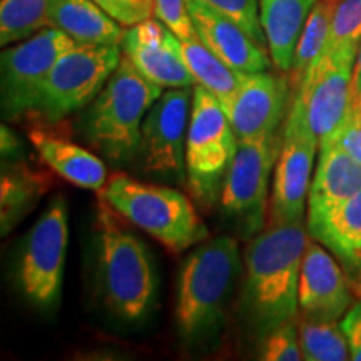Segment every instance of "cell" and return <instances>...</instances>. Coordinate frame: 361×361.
Masks as SVG:
<instances>
[{"instance_id":"obj_1","label":"cell","mask_w":361,"mask_h":361,"mask_svg":"<svg viewBox=\"0 0 361 361\" xmlns=\"http://www.w3.org/2000/svg\"><path fill=\"white\" fill-rule=\"evenodd\" d=\"M303 223L266 224L245 255L241 308L256 335L298 318V290L308 243Z\"/></svg>"},{"instance_id":"obj_2","label":"cell","mask_w":361,"mask_h":361,"mask_svg":"<svg viewBox=\"0 0 361 361\" xmlns=\"http://www.w3.org/2000/svg\"><path fill=\"white\" fill-rule=\"evenodd\" d=\"M239 273V246L233 236L201 243L184 259L176 300V323L184 341L196 345L219 331Z\"/></svg>"},{"instance_id":"obj_3","label":"cell","mask_w":361,"mask_h":361,"mask_svg":"<svg viewBox=\"0 0 361 361\" xmlns=\"http://www.w3.org/2000/svg\"><path fill=\"white\" fill-rule=\"evenodd\" d=\"M101 200L96 216V278L104 305L124 322H139L151 308L156 276L146 246Z\"/></svg>"},{"instance_id":"obj_4","label":"cell","mask_w":361,"mask_h":361,"mask_svg":"<svg viewBox=\"0 0 361 361\" xmlns=\"http://www.w3.org/2000/svg\"><path fill=\"white\" fill-rule=\"evenodd\" d=\"M164 89L135 69L123 54L117 69L82 117L90 146L112 162H124L141 151L142 121Z\"/></svg>"},{"instance_id":"obj_5","label":"cell","mask_w":361,"mask_h":361,"mask_svg":"<svg viewBox=\"0 0 361 361\" xmlns=\"http://www.w3.org/2000/svg\"><path fill=\"white\" fill-rule=\"evenodd\" d=\"M99 194L121 218L173 252L186 251L209 238V229L192 201L178 189L117 173L107 179Z\"/></svg>"},{"instance_id":"obj_6","label":"cell","mask_w":361,"mask_h":361,"mask_svg":"<svg viewBox=\"0 0 361 361\" xmlns=\"http://www.w3.org/2000/svg\"><path fill=\"white\" fill-rule=\"evenodd\" d=\"M236 149L238 135L223 104L209 90L194 85L186 135V183L191 196L206 209L219 201Z\"/></svg>"},{"instance_id":"obj_7","label":"cell","mask_w":361,"mask_h":361,"mask_svg":"<svg viewBox=\"0 0 361 361\" xmlns=\"http://www.w3.org/2000/svg\"><path fill=\"white\" fill-rule=\"evenodd\" d=\"M281 134L238 139L219 206L241 238H255L268 224L269 180L281 147Z\"/></svg>"},{"instance_id":"obj_8","label":"cell","mask_w":361,"mask_h":361,"mask_svg":"<svg viewBox=\"0 0 361 361\" xmlns=\"http://www.w3.org/2000/svg\"><path fill=\"white\" fill-rule=\"evenodd\" d=\"M121 59V45H72L49 72L30 116L56 124L87 107L117 69Z\"/></svg>"},{"instance_id":"obj_9","label":"cell","mask_w":361,"mask_h":361,"mask_svg":"<svg viewBox=\"0 0 361 361\" xmlns=\"http://www.w3.org/2000/svg\"><path fill=\"white\" fill-rule=\"evenodd\" d=\"M318 151L319 139L310 124L305 101L293 92L274 166L268 223H303Z\"/></svg>"},{"instance_id":"obj_10","label":"cell","mask_w":361,"mask_h":361,"mask_svg":"<svg viewBox=\"0 0 361 361\" xmlns=\"http://www.w3.org/2000/svg\"><path fill=\"white\" fill-rule=\"evenodd\" d=\"M67 245V204L64 197L56 196L27 233L17 266V283L22 295L40 310L56 306L61 296Z\"/></svg>"},{"instance_id":"obj_11","label":"cell","mask_w":361,"mask_h":361,"mask_svg":"<svg viewBox=\"0 0 361 361\" xmlns=\"http://www.w3.org/2000/svg\"><path fill=\"white\" fill-rule=\"evenodd\" d=\"M75 45L69 35L44 27L2 52V112L8 121L32 114L40 89L59 57Z\"/></svg>"},{"instance_id":"obj_12","label":"cell","mask_w":361,"mask_h":361,"mask_svg":"<svg viewBox=\"0 0 361 361\" xmlns=\"http://www.w3.org/2000/svg\"><path fill=\"white\" fill-rule=\"evenodd\" d=\"M358 47L356 44L343 45L319 56L295 90L305 101L310 124L319 142L336 133L348 109Z\"/></svg>"},{"instance_id":"obj_13","label":"cell","mask_w":361,"mask_h":361,"mask_svg":"<svg viewBox=\"0 0 361 361\" xmlns=\"http://www.w3.org/2000/svg\"><path fill=\"white\" fill-rule=\"evenodd\" d=\"M192 85L162 92L142 121L141 152L149 173L183 178Z\"/></svg>"},{"instance_id":"obj_14","label":"cell","mask_w":361,"mask_h":361,"mask_svg":"<svg viewBox=\"0 0 361 361\" xmlns=\"http://www.w3.org/2000/svg\"><path fill=\"white\" fill-rule=\"evenodd\" d=\"M291 102L290 78L264 71L243 74L236 94L223 107L238 139H246L281 134Z\"/></svg>"},{"instance_id":"obj_15","label":"cell","mask_w":361,"mask_h":361,"mask_svg":"<svg viewBox=\"0 0 361 361\" xmlns=\"http://www.w3.org/2000/svg\"><path fill=\"white\" fill-rule=\"evenodd\" d=\"M358 300L350 278L335 256L308 238L298 290V314L314 322H340Z\"/></svg>"},{"instance_id":"obj_16","label":"cell","mask_w":361,"mask_h":361,"mask_svg":"<svg viewBox=\"0 0 361 361\" xmlns=\"http://www.w3.org/2000/svg\"><path fill=\"white\" fill-rule=\"evenodd\" d=\"M121 49L144 78L162 89L196 85L184 62L180 39L161 20L151 17L128 27Z\"/></svg>"},{"instance_id":"obj_17","label":"cell","mask_w":361,"mask_h":361,"mask_svg":"<svg viewBox=\"0 0 361 361\" xmlns=\"http://www.w3.org/2000/svg\"><path fill=\"white\" fill-rule=\"evenodd\" d=\"M189 13L202 44L239 74L264 72L271 56L238 22L207 6L202 0H186Z\"/></svg>"},{"instance_id":"obj_18","label":"cell","mask_w":361,"mask_h":361,"mask_svg":"<svg viewBox=\"0 0 361 361\" xmlns=\"http://www.w3.org/2000/svg\"><path fill=\"white\" fill-rule=\"evenodd\" d=\"M306 229L335 256L361 298V192L322 216L306 219Z\"/></svg>"},{"instance_id":"obj_19","label":"cell","mask_w":361,"mask_h":361,"mask_svg":"<svg viewBox=\"0 0 361 361\" xmlns=\"http://www.w3.org/2000/svg\"><path fill=\"white\" fill-rule=\"evenodd\" d=\"M361 192V164L331 141L319 142L306 219H313Z\"/></svg>"},{"instance_id":"obj_20","label":"cell","mask_w":361,"mask_h":361,"mask_svg":"<svg viewBox=\"0 0 361 361\" xmlns=\"http://www.w3.org/2000/svg\"><path fill=\"white\" fill-rule=\"evenodd\" d=\"M29 141L34 144L45 166L67 183L92 191H101L106 186L109 179L106 166L85 147L42 128L30 129Z\"/></svg>"},{"instance_id":"obj_21","label":"cell","mask_w":361,"mask_h":361,"mask_svg":"<svg viewBox=\"0 0 361 361\" xmlns=\"http://www.w3.org/2000/svg\"><path fill=\"white\" fill-rule=\"evenodd\" d=\"M318 0H258L259 19L274 67L288 74L301 30Z\"/></svg>"},{"instance_id":"obj_22","label":"cell","mask_w":361,"mask_h":361,"mask_svg":"<svg viewBox=\"0 0 361 361\" xmlns=\"http://www.w3.org/2000/svg\"><path fill=\"white\" fill-rule=\"evenodd\" d=\"M49 27L61 30L75 44L121 45L123 25L94 0H54Z\"/></svg>"},{"instance_id":"obj_23","label":"cell","mask_w":361,"mask_h":361,"mask_svg":"<svg viewBox=\"0 0 361 361\" xmlns=\"http://www.w3.org/2000/svg\"><path fill=\"white\" fill-rule=\"evenodd\" d=\"M51 178L27 164L11 166L2 173V234L11 233L47 192Z\"/></svg>"},{"instance_id":"obj_24","label":"cell","mask_w":361,"mask_h":361,"mask_svg":"<svg viewBox=\"0 0 361 361\" xmlns=\"http://www.w3.org/2000/svg\"><path fill=\"white\" fill-rule=\"evenodd\" d=\"M184 62H186L189 72H191L194 82L209 90L218 101L228 104L241 84L239 72L231 69L226 62L211 52L200 37L191 40H180Z\"/></svg>"},{"instance_id":"obj_25","label":"cell","mask_w":361,"mask_h":361,"mask_svg":"<svg viewBox=\"0 0 361 361\" xmlns=\"http://www.w3.org/2000/svg\"><path fill=\"white\" fill-rule=\"evenodd\" d=\"M338 2H328V0H318L314 4L313 11L310 12L308 20L301 30L300 39H298L295 56H293L291 69L288 72L293 92L303 80L306 71L323 52L324 44H326L329 25H331L333 12H335Z\"/></svg>"},{"instance_id":"obj_26","label":"cell","mask_w":361,"mask_h":361,"mask_svg":"<svg viewBox=\"0 0 361 361\" xmlns=\"http://www.w3.org/2000/svg\"><path fill=\"white\" fill-rule=\"evenodd\" d=\"M54 0H2L0 4V44L20 42L49 27Z\"/></svg>"},{"instance_id":"obj_27","label":"cell","mask_w":361,"mask_h":361,"mask_svg":"<svg viewBox=\"0 0 361 361\" xmlns=\"http://www.w3.org/2000/svg\"><path fill=\"white\" fill-rule=\"evenodd\" d=\"M298 331L303 360L346 361L350 346L340 322H314L298 314Z\"/></svg>"},{"instance_id":"obj_28","label":"cell","mask_w":361,"mask_h":361,"mask_svg":"<svg viewBox=\"0 0 361 361\" xmlns=\"http://www.w3.org/2000/svg\"><path fill=\"white\" fill-rule=\"evenodd\" d=\"M361 42V0H338L333 12L331 25L323 54L335 51L343 45ZM318 56V57H319Z\"/></svg>"},{"instance_id":"obj_29","label":"cell","mask_w":361,"mask_h":361,"mask_svg":"<svg viewBox=\"0 0 361 361\" xmlns=\"http://www.w3.org/2000/svg\"><path fill=\"white\" fill-rule=\"evenodd\" d=\"M259 360L263 361H300L303 360L298 331V318L278 324L261 336Z\"/></svg>"},{"instance_id":"obj_30","label":"cell","mask_w":361,"mask_h":361,"mask_svg":"<svg viewBox=\"0 0 361 361\" xmlns=\"http://www.w3.org/2000/svg\"><path fill=\"white\" fill-rule=\"evenodd\" d=\"M324 141L336 144L346 154H350L361 164V92L355 87V84L353 90H351L348 109H346L340 128L331 137L324 139Z\"/></svg>"},{"instance_id":"obj_31","label":"cell","mask_w":361,"mask_h":361,"mask_svg":"<svg viewBox=\"0 0 361 361\" xmlns=\"http://www.w3.org/2000/svg\"><path fill=\"white\" fill-rule=\"evenodd\" d=\"M207 6L219 11L229 19L238 22L252 39L263 47L266 45V35L259 19V4L258 0H202Z\"/></svg>"},{"instance_id":"obj_32","label":"cell","mask_w":361,"mask_h":361,"mask_svg":"<svg viewBox=\"0 0 361 361\" xmlns=\"http://www.w3.org/2000/svg\"><path fill=\"white\" fill-rule=\"evenodd\" d=\"M154 16L180 40L197 39L186 0H154Z\"/></svg>"},{"instance_id":"obj_33","label":"cell","mask_w":361,"mask_h":361,"mask_svg":"<svg viewBox=\"0 0 361 361\" xmlns=\"http://www.w3.org/2000/svg\"><path fill=\"white\" fill-rule=\"evenodd\" d=\"M123 27H133L154 16V0H94Z\"/></svg>"},{"instance_id":"obj_34","label":"cell","mask_w":361,"mask_h":361,"mask_svg":"<svg viewBox=\"0 0 361 361\" xmlns=\"http://www.w3.org/2000/svg\"><path fill=\"white\" fill-rule=\"evenodd\" d=\"M341 328L350 346V360L361 361V298L351 305L341 318Z\"/></svg>"},{"instance_id":"obj_35","label":"cell","mask_w":361,"mask_h":361,"mask_svg":"<svg viewBox=\"0 0 361 361\" xmlns=\"http://www.w3.org/2000/svg\"><path fill=\"white\" fill-rule=\"evenodd\" d=\"M20 146L19 139L13 135V133L11 129H7L6 126L2 128V154L7 156V154H12L13 151H17Z\"/></svg>"},{"instance_id":"obj_36","label":"cell","mask_w":361,"mask_h":361,"mask_svg":"<svg viewBox=\"0 0 361 361\" xmlns=\"http://www.w3.org/2000/svg\"><path fill=\"white\" fill-rule=\"evenodd\" d=\"M355 87L361 92V42L358 47V56H356V66H355V78H353Z\"/></svg>"},{"instance_id":"obj_37","label":"cell","mask_w":361,"mask_h":361,"mask_svg":"<svg viewBox=\"0 0 361 361\" xmlns=\"http://www.w3.org/2000/svg\"><path fill=\"white\" fill-rule=\"evenodd\" d=\"M328 2H338V0H328Z\"/></svg>"}]
</instances>
